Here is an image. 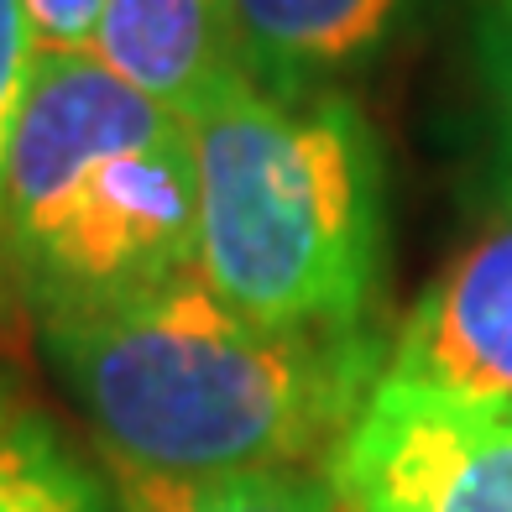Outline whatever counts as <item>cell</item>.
<instances>
[{
    "instance_id": "cell-9",
    "label": "cell",
    "mask_w": 512,
    "mask_h": 512,
    "mask_svg": "<svg viewBox=\"0 0 512 512\" xmlns=\"http://www.w3.org/2000/svg\"><path fill=\"white\" fill-rule=\"evenodd\" d=\"M110 486L121 512H340L330 471L314 465H256L209 476L110 465Z\"/></svg>"
},
{
    "instance_id": "cell-5",
    "label": "cell",
    "mask_w": 512,
    "mask_h": 512,
    "mask_svg": "<svg viewBox=\"0 0 512 512\" xmlns=\"http://www.w3.org/2000/svg\"><path fill=\"white\" fill-rule=\"evenodd\" d=\"M382 377L512 408V209L429 283Z\"/></svg>"
},
{
    "instance_id": "cell-7",
    "label": "cell",
    "mask_w": 512,
    "mask_h": 512,
    "mask_svg": "<svg viewBox=\"0 0 512 512\" xmlns=\"http://www.w3.org/2000/svg\"><path fill=\"white\" fill-rule=\"evenodd\" d=\"M251 79L314 89L371 58L398 27L403 0H225Z\"/></svg>"
},
{
    "instance_id": "cell-6",
    "label": "cell",
    "mask_w": 512,
    "mask_h": 512,
    "mask_svg": "<svg viewBox=\"0 0 512 512\" xmlns=\"http://www.w3.org/2000/svg\"><path fill=\"white\" fill-rule=\"evenodd\" d=\"M89 58L173 115H194L246 74L225 0H105Z\"/></svg>"
},
{
    "instance_id": "cell-8",
    "label": "cell",
    "mask_w": 512,
    "mask_h": 512,
    "mask_svg": "<svg viewBox=\"0 0 512 512\" xmlns=\"http://www.w3.org/2000/svg\"><path fill=\"white\" fill-rule=\"evenodd\" d=\"M0 512H121L115 486L6 377H0Z\"/></svg>"
},
{
    "instance_id": "cell-10",
    "label": "cell",
    "mask_w": 512,
    "mask_h": 512,
    "mask_svg": "<svg viewBox=\"0 0 512 512\" xmlns=\"http://www.w3.org/2000/svg\"><path fill=\"white\" fill-rule=\"evenodd\" d=\"M32 58H37V42L27 16H21V0H0V194H6V157H11L16 110L21 95H27Z\"/></svg>"
},
{
    "instance_id": "cell-3",
    "label": "cell",
    "mask_w": 512,
    "mask_h": 512,
    "mask_svg": "<svg viewBox=\"0 0 512 512\" xmlns=\"http://www.w3.org/2000/svg\"><path fill=\"white\" fill-rule=\"evenodd\" d=\"M183 121L199 283L283 330H366L382 272V162L356 100L236 74Z\"/></svg>"
},
{
    "instance_id": "cell-11",
    "label": "cell",
    "mask_w": 512,
    "mask_h": 512,
    "mask_svg": "<svg viewBox=\"0 0 512 512\" xmlns=\"http://www.w3.org/2000/svg\"><path fill=\"white\" fill-rule=\"evenodd\" d=\"M476 48H481L486 89H492V105H497V131H502V157H507V199H512V0H486Z\"/></svg>"
},
{
    "instance_id": "cell-2",
    "label": "cell",
    "mask_w": 512,
    "mask_h": 512,
    "mask_svg": "<svg viewBox=\"0 0 512 512\" xmlns=\"http://www.w3.org/2000/svg\"><path fill=\"white\" fill-rule=\"evenodd\" d=\"M0 256L42 324L194 277L189 121L89 53H37L6 157Z\"/></svg>"
},
{
    "instance_id": "cell-4",
    "label": "cell",
    "mask_w": 512,
    "mask_h": 512,
    "mask_svg": "<svg viewBox=\"0 0 512 512\" xmlns=\"http://www.w3.org/2000/svg\"><path fill=\"white\" fill-rule=\"evenodd\" d=\"M324 471L340 512H512V408L382 377Z\"/></svg>"
},
{
    "instance_id": "cell-12",
    "label": "cell",
    "mask_w": 512,
    "mask_h": 512,
    "mask_svg": "<svg viewBox=\"0 0 512 512\" xmlns=\"http://www.w3.org/2000/svg\"><path fill=\"white\" fill-rule=\"evenodd\" d=\"M37 53H89L105 0H21Z\"/></svg>"
},
{
    "instance_id": "cell-1",
    "label": "cell",
    "mask_w": 512,
    "mask_h": 512,
    "mask_svg": "<svg viewBox=\"0 0 512 512\" xmlns=\"http://www.w3.org/2000/svg\"><path fill=\"white\" fill-rule=\"evenodd\" d=\"M48 361L110 465L168 476L330 460L382 382L371 330H283L215 298L199 272L42 324Z\"/></svg>"
}]
</instances>
